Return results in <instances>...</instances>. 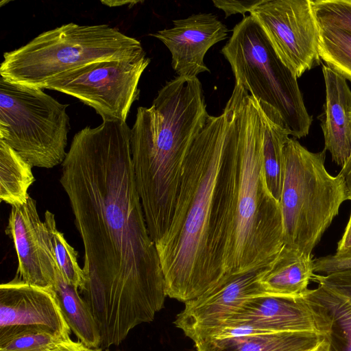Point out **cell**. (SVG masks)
Here are the masks:
<instances>
[{
	"label": "cell",
	"instance_id": "obj_1",
	"mask_svg": "<svg viewBox=\"0 0 351 351\" xmlns=\"http://www.w3.org/2000/svg\"><path fill=\"white\" fill-rule=\"evenodd\" d=\"M130 138L126 121L86 126L61 165L60 182L84 249L79 293L108 345L153 321L167 296L136 189Z\"/></svg>",
	"mask_w": 351,
	"mask_h": 351
},
{
	"label": "cell",
	"instance_id": "obj_2",
	"mask_svg": "<svg viewBox=\"0 0 351 351\" xmlns=\"http://www.w3.org/2000/svg\"><path fill=\"white\" fill-rule=\"evenodd\" d=\"M171 225L156 245L167 295L192 300L228 273L240 178L239 132L232 101L209 117L182 165Z\"/></svg>",
	"mask_w": 351,
	"mask_h": 351
},
{
	"label": "cell",
	"instance_id": "obj_3",
	"mask_svg": "<svg viewBox=\"0 0 351 351\" xmlns=\"http://www.w3.org/2000/svg\"><path fill=\"white\" fill-rule=\"evenodd\" d=\"M209 117L197 77H175L159 90L151 107L137 109L131 129L132 159L147 229L155 243L171 225L184 157Z\"/></svg>",
	"mask_w": 351,
	"mask_h": 351
},
{
	"label": "cell",
	"instance_id": "obj_4",
	"mask_svg": "<svg viewBox=\"0 0 351 351\" xmlns=\"http://www.w3.org/2000/svg\"><path fill=\"white\" fill-rule=\"evenodd\" d=\"M230 99L239 132L240 178L227 274L265 267L284 245L280 203L269 191L265 177L259 102L237 84Z\"/></svg>",
	"mask_w": 351,
	"mask_h": 351
},
{
	"label": "cell",
	"instance_id": "obj_5",
	"mask_svg": "<svg viewBox=\"0 0 351 351\" xmlns=\"http://www.w3.org/2000/svg\"><path fill=\"white\" fill-rule=\"evenodd\" d=\"M145 55L139 40L115 27L71 22L5 52L0 74L12 83L45 89L55 80L90 64Z\"/></svg>",
	"mask_w": 351,
	"mask_h": 351
},
{
	"label": "cell",
	"instance_id": "obj_6",
	"mask_svg": "<svg viewBox=\"0 0 351 351\" xmlns=\"http://www.w3.org/2000/svg\"><path fill=\"white\" fill-rule=\"evenodd\" d=\"M326 150L311 152L295 138L284 146V180L280 199L284 245L307 256L321 239L341 204L351 200L342 176L324 165Z\"/></svg>",
	"mask_w": 351,
	"mask_h": 351
},
{
	"label": "cell",
	"instance_id": "obj_7",
	"mask_svg": "<svg viewBox=\"0 0 351 351\" xmlns=\"http://www.w3.org/2000/svg\"><path fill=\"white\" fill-rule=\"evenodd\" d=\"M221 53L230 65L236 84L276 110L290 135L296 138L308 135L313 119L297 77L278 57L250 14L234 27Z\"/></svg>",
	"mask_w": 351,
	"mask_h": 351
},
{
	"label": "cell",
	"instance_id": "obj_8",
	"mask_svg": "<svg viewBox=\"0 0 351 351\" xmlns=\"http://www.w3.org/2000/svg\"><path fill=\"white\" fill-rule=\"evenodd\" d=\"M69 104L60 103L43 89L0 77V140L32 167L62 165L70 130Z\"/></svg>",
	"mask_w": 351,
	"mask_h": 351
},
{
	"label": "cell",
	"instance_id": "obj_9",
	"mask_svg": "<svg viewBox=\"0 0 351 351\" xmlns=\"http://www.w3.org/2000/svg\"><path fill=\"white\" fill-rule=\"evenodd\" d=\"M150 61L145 55L93 63L55 80L45 89L77 98L103 121H126L132 105L139 98V80Z\"/></svg>",
	"mask_w": 351,
	"mask_h": 351
},
{
	"label": "cell",
	"instance_id": "obj_10",
	"mask_svg": "<svg viewBox=\"0 0 351 351\" xmlns=\"http://www.w3.org/2000/svg\"><path fill=\"white\" fill-rule=\"evenodd\" d=\"M250 14L297 78L321 63L319 27L311 0H264Z\"/></svg>",
	"mask_w": 351,
	"mask_h": 351
},
{
	"label": "cell",
	"instance_id": "obj_11",
	"mask_svg": "<svg viewBox=\"0 0 351 351\" xmlns=\"http://www.w3.org/2000/svg\"><path fill=\"white\" fill-rule=\"evenodd\" d=\"M232 325L268 332H313L326 337L330 329L324 308L304 295L298 298L263 295L250 299L219 326Z\"/></svg>",
	"mask_w": 351,
	"mask_h": 351
},
{
	"label": "cell",
	"instance_id": "obj_12",
	"mask_svg": "<svg viewBox=\"0 0 351 351\" xmlns=\"http://www.w3.org/2000/svg\"><path fill=\"white\" fill-rule=\"evenodd\" d=\"M261 269L226 274L204 293L184 303L176 326L195 341L221 326L248 300L266 295L258 281Z\"/></svg>",
	"mask_w": 351,
	"mask_h": 351
},
{
	"label": "cell",
	"instance_id": "obj_13",
	"mask_svg": "<svg viewBox=\"0 0 351 351\" xmlns=\"http://www.w3.org/2000/svg\"><path fill=\"white\" fill-rule=\"evenodd\" d=\"M5 232L12 239L18 257L16 277L31 285L53 287L59 269L33 198L12 206Z\"/></svg>",
	"mask_w": 351,
	"mask_h": 351
},
{
	"label": "cell",
	"instance_id": "obj_14",
	"mask_svg": "<svg viewBox=\"0 0 351 351\" xmlns=\"http://www.w3.org/2000/svg\"><path fill=\"white\" fill-rule=\"evenodd\" d=\"M40 329L62 341L71 329L53 287L31 285L15 278L0 286V330Z\"/></svg>",
	"mask_w": 351,
	"mask_h": 351
},
{
	"label": "cell",
	"instance_id": "obj_15",
	"mask_svg": "<svg viewBox=\"0 0 351 351\" xmlns=\"http://www.w3.org/2000/svg\"><path fill=\"white\" fill-rule=\"evenodd\" d=\"M173 27L150 36L160 40L171 54V66L178 76L197 77L210 69L204 62L208 50L225 40L228 27L212 13L193 14L173 21Z\"/></svg>",
	"mask_w": 351,
	"mask_h": 351
},
{
	"label": "cell",
	"instance_id": "obj_16",
	"mask_svg": "<svg viewBox=\"0 0 351 351\" xmlns=\"http://www.w3.org/2000/svg\"><path fill=\"white\" fill-rule=\"evenodd\" d=\"M326 103L321 127L325 150L341 167L351 155V90L346 80L326 65L322 66Z\"/></svg>",
	"mask_w": 351,
	"mask_h": 351
},
{
	"label": "cell",
	"instance_id": "obj_17",
	"mask_svg": "<svg viewBox=\"0 0 351 351\" xmlns=\"http://www.w3.org/2000/svg\"><path fill=\"white\" fill-rule=\"evenodd\" d=\"M314 274L312 256L283 245L275 258L261 269L258 281L266 295L298 298L308 289Z\"/></svg>",
	"mask_w": 351,
	"mask_h": 351
},
{
	"label": "cell",
	"instance_id": "obj_18",
	"mask_svg": "<svg viewBox=\"0 0 351 351\" xmlns=\"http://www.w3.org/2000/svg\"><path fill=\"white\" fill-rule=\"evenodd\" d=\"M325 337L313 332H263L195 342L196 351H306Z\"/></svg>",
	"mask_w": 351,
	"mask_h": 351
},
{
	"label": "cell",
	"instance_id": "obj_19",
	"mask_svg": "<svg viewBox=\"0 0 351 351\" xmlns=\"http://www.w3.org/2000/svg\"><path fill=\"white\" fill-rule=\"evenodd\" d=\"M263 124V167L269 191L280 202L284 180V146L289 132L271 106L259 101Z\"/></svg>",
	"mask_w": 351,
	"mask_h": 351
},
{
	"label": "cell",
	"instance_id": "obj_20",
	"mask_svg": "<svg viewBox=\"0 0 351 351\" xmlns=\"http://www.w3.org/2000/svg\"><path fill=\"white\" fill-rule=\"evenodd\" d=\"M53 288L66 321L78 340L89 348H100L99 330L88 306L79 290L66 281L59 269Z\"/></svg>",
	"mask_w": 351,
	"mask_h": 351
},
{
	"label": "cell",
	"instance_id": "obj_21",
	"mask_svg": "<svg viewBox=\"0 0 351 351\" xmlns=\"http://www.w3.org/2000/svg\"><path fill=\"white\" fill-rule=\"evenodd\" d=\"M32 166L0 140V199L12 206L26 203L28 189L35 181Z\"/></svg>",
	"mask_w": 351,
	"mask_h": 351
},
{
	"label": "cell",
	"instance_id": "obj_22",
	"mask_svg": "<svg viewBox=\"0 0 351 351\" xmlns=\"http://www.w3.org/2000/svg\"><path fill=\"white\" fill-rule=\"evenodd\" d=\"M304 295L322 306L330 319L331 351H351V304L320 285Z\"/></svg>",
	"mask_w": 351,
	"mask_h": 351
},
{
	"label": "cell",
	"instance_id": "obj_23",
	"mask_svg": "<svg viewBox=\"0 0 351 351\" xmlns=\"http://www.w3.org/2000/svg\"><path fill=\"white\" fill-rule=\"evenodd\" d=\"M319 54L326 66L351 82V32L319 26Z\"/></svg>",
	"mask_w": 351,
	"mask_h": 351
},
{
	"label": "cell",
	"instance_id": "obj_24",
	"mask_svg": "<svg viewBox=\"0 0 351 351\" xmlns=\"http://www.w3.org/2000/svg\"><path fill=\"white\" fill-rule=\"evenodd\" d=\"M44 223L60 272L69 285L79 290L83 286L85 278L83 269L77 261V252L57 229L55 216L49 210L45 213Z\"/></svg>",
	"mask_w": 351,
	"mask_h": 351
},
{
	"label": "cell",
	"instance_id": "obj_25",
	"mask_svg": "<svg viewBox=\"0 0 351 351\" xmlns=\"http://www.w3.org/2000/svg\"><path fill=\"white\" fill-rule=\"evenodd\" d=\"M61 341L40 329L0 331V351H50Z\"/></svg>",
	"mask_w": 351,
	"mask_h": 351
},
{
	"label": "cell",
	"instance_id": "obj_26",
	"mask_svg": "<svg viewBox=\"0 0 351 351\" xmlns=\"http://www.w3.org/2000/svg\"><path fill=\"white\" fill-rule=\"evenodd\" d=\"M318 25L351 32V0L311 1Z\"/></svg>",
	"mask_w": 351,
	"mask_h": 351
},
{
	"label": "cell",
	"instance_id": "obj_27",
	"mask_svg": "<svg viewBox=\"0 0 351 351\" xmlns=\"http://www.w3.org/2000/svg\"><path fill=\"white\" fill-rule=\"evenodd\" d=\"M311 280L351 304V269L328 275L314 274Z\"/></svg>",
	"mask_w": 351,
	"mask_h": 351
},
{
	"label": "cell",
	"instance_id": "obj_28",
	"mask_svg": "<svg viewBox=\"0 0 351 351\" xmlns=\"http://www.w3.org/2000/svg\"><path fill=\"white\" fill-rule=\"evenodd\" d=\"M314 272L328 275L351 269V258L329 255L313 259Z\"/></svg>",
	"mask_w": 351,
	"mask_h": 351
},
{
	"label": "cell",
	"instance_id": "obj_29",
	"mask_svg": "<svg viewBox=\"0 0 351 351\" xmlns=\"http://www.w3.org/2000/svg\"><path fill=\"white\" fill-rule=\"evenodd\" d=\"M264 0H213V5L222 10L225 13V18L235 14H241L243 16L247 12L251 11L257 5L262 3Z\"/></svg>",
	"mask_w": 351,
	"mask_h": 351
},
{
	"label": "cell",
	"instance_id": "obj_30",
	"mask_svg": "<svg viewBox=\"0 0 351 351\" xmlns=\"http://www.w3.org/2000/svg\"><path fill=\"white\" fill-rule=\"evenodd\" d=\"M335 256L351 258V213L341 240L338 242Z\"/></svg>",
	"mask_w": 351,
	"mask_h": 351
},
{
	"label": "cell",
	"instance_id": "obj_31",
	"mask_svg": "<svg viewBox=\"0 0 351 351\" xmlns=\"http://www.w3.org/2000/svg\"><path fill=\"white\" fill-rule=\"evenodd\" d=\"M50 351H101V348H92L78 341L71 339L60 342Z\"/></svg>",
	"mask_w": 351,
	"mask_h": 351
},
{
	"label": "cell",
	"instance_id": "obj_32",
	"mask_svg": "<svg viewBox=\"0 0 351 351\" xmlns=\"http://www.w3.org/2000/svg\"><path fill=\"white\" fill-rule=\"evenodd\" d=\"M339 173L343 178L348 190L351 197V155L344 165L341 167Z\"/></svg>",
	"mask_w": 351,
	"mask_h": 351
},
{
	"label": "cell",
	"instance_id": "obj_33",
	"mask_svg": "<svg viewBox=\"0 0 351 351\" xmlns=\"http://www.w3.org/2000/svg\"><path fill=\"white\" fill-rule=\"evenodd\" d=\"M306 351H331L330 345L327 337H325L315 346Z\"/></svg>",
	"mask_w": 351,
	"mask_h": 351
},
{
	"label": "cell",
	"instance_id": "obj_34",
	"mask_svg": "<svg viewBox=\"0 0 351 351\" xmlns=\"http://www.w3.org/2000/svg\"><path fill=\"white\" fill-rule=\"evenodd\" d=\"M141 1H101V3L104 4H106L108 6H120V5H124L125 4H131L134 5L136 3H138Z\"/></svg>",
	"mask_w": 351,
	"mask_h": 351
}]
</instances>
